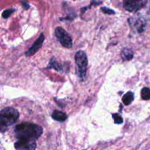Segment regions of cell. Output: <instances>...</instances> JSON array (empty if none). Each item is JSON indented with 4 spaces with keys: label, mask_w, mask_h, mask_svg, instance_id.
I'll use <instances>...</instances> for the list:
<instances>
[{
    "label": "cell",
    "mask_w": 150,
    "mask_h": 150,
    "mask_svg": "<svg viewBox=\"0 0 150 150\" xmlns=\"http://www.w3.org/2000/svg\"><path fill=\"white\" fill-rule=\"evenodd\" d=\"M15 134L19 139H36L43 133V128L35 124L22 122L15 127Z\"/></svg>",
    "instance_id": "obj_1"
},
{
    "label": "cell",
    "mask_w": 150,
    "mask_h": 150,
    "mask_svg": "<svg viewBox=\"0 0 150 150\" xmlns=\"http://www.w3.org/2000/svg\"><path fill=\"white\" fill-rule=\"evenodd\" d=\"M19 117L18 111L11 107H5L0 112V121L6 127L13 124Z\"/></svg>",
    "instance_id": "obj_2"
},
{
    "label": "cell",
    "mask_w": 150,
    "mask_h": 150,
    "mask_svg": "<svg viewBox=\"0 0 150 150\" xmlns=\"http://www.w3.org/2000/svg\"><path fill=\"white\" fill-rule=\"evenodd\" d=\"M75 63L77 67V74L80 79H83L86 73L88 59L86 53L83 50L77 51L74 56Z\"/></svg>",
    "instance_id": "obj_3"
},
{
    "label": "cell",
    "mask_w": 150,
    "mask_h": 150,
    "mask_svg": "<svg viewBox=\"0 0 150 150\" xmlns=\"http://www.w3.org/2000/svg\"><path fill=\"white\" fill-rule=\"evenodd\" d=\"M55 35L61 43V45L66 48H70L72 46V39L70 35L62 27H57L55 29Z\"/></svg>",
    "instance_id": "obj_4"
},
{
    "label": "cell",
    "mask_w": 150,
    "mask_h": 150,
    "mask_svg": "<svg viewBox=\"0 0 150 150\" xmlns=\"http://www.w3.org/2000/svg\"><path fill=\"white\" fill-rule=\"evenodd\" d=\"M147 2V1H125L123 6L127 11L134 13L144 8Z\"/></svg>",
    "instance_id": "obj_5"
},
{
    "label": "cell",
    "mask_w": 150,
    "mask_h": 150,
    "mask_svg": "<svg viewBox=\"0 0 150 150\" xmlns=\"http://www.w3.org/2000/svg\"><path fill=\"white\" fill-rule=\"evenodd\" d=\"M16 150H35L36 142L35 139H21L14 143Z\"/></svg>",
    "instance_id": "obj_6"
},
{
    "label": "cell",
    "mask_w": 150,
    "mask_h": 150,
    "mask_svg": "<svg viewBox=\"0 0 150 150\" xmlns=\"http://www.w3.org/2000/svg\"><path fill=\"white\" fill-rule=\"evenodd\" d=\"M129 25H131L132 28H134L139 33L144 31L146 22L145 19L141 16H135L130 18L128 20Z\"/></svg>",
    "instance_id": "obj_7"
},
{
    "label": "cell",
    "mask_w": 150,
    "mask_h": 150,
    "mask_svg": "<svg viewBox=\"0 0 150 150\" xmlns=\"http://www.w3.org/2000/svg\"><path fill=\"white\" fill-rule=\"evenodd\" d=\"M45 40V36L42 33L36 40L33 43L32 46L25 52V55L26 56H30L36 53L38 50L41 47L43 42Z\"/></svg>",
    "instance_id": "obj_8"
},
{
    "label": "cell",
    "mask_w": 150,
    "mask_h": 150,
    "mask_svg": "<svg viewBox=\"0 0 150 150\" xmlns=\"http://www.w3.org/2000/svg\"><path fill=\"white\" fill-rule=\"evenodd\" d=\"M52 117L53 120L59 122H63L67 118V115L64 112L57 110H55L53 111Z\"/></svg>",
    "instance_id": "obj_9"
},
{
    "label": "cell",
    "mask_w": 150,
    "mask_h": 150,
    "mask_svg": "<svg viewBox=\"0 0 150 150\" xmlns=\"http://www.w3.org/2000/svg\"><path fill=\"white\" fill-rule=\"evenodd\" d=\"M121 59L124 61H129L132 59L134 57V53L131 49L125 47L122 49L121 52Z\"/></svg>",
    "instance_id": "obj_10"
},
{
    "label": "cell",
    "mask_w": 150,
    "mask_h": 150,
    "mask_svg": "<svg viewBox=\"0 0 150 150\" xmlns=\"http://www.w3.org/2000/svg\"><path fill=\"white\" fill-rule=\"evenodd\" d=\"M134 100V94L132 91H128L122 97V101L125 105H128L132 103Z\"/></svg>",
    "instance_id": "obj_11"
},
{
    "label": "cell",
    "mask_w": 150,
    "mask_h": 150,
    "mask_svg": "<svg viewBox=\"0 0 150 150\" xmlns=\"http://www.w3.org/2000/svg\"><path fill=\"white\" fill-rule=\"evenodd\" d=\"M48 69H54V70H56V71H60L62 70V65L60 64V63H59L55 59L54 57H52L51 59V60H50L49 66L47 67Z\"/></svg>",
    "instance_id": "obj_12"
},
{
    "label": "cell",
    "mask_w": 150,
    "mask_h": 150,
    "mask_svg": "<svg viewBox=\"0 0 150 150\" xmlns=\"http://www.w3.org/2000/svg\"><path fill=\"white\" fill-rule=\"evenodd\" d=\"M141 96L144 100H150V89L148 87H143L141 91Z\"/></svg>",
    "instance_id": "obj_13"
},
{
    "label": "cell",
    "mask_w": 150,
    "mask_h": 150,
    "mask_svg": "<svg viewBox=\"0 0 150 150\" xmlns=\"http://www.w3.org/2000/svg\"><path fill=\"white\" fill-rule=\"evenodd\" d=\"M112 118L114 119V121L115 124H120L123 122V118L118 113H114L112 115Z\"/></svg>",
    "instance_id": "obj_14"
},
{
    "label": "cell",
    "mask_w": 150,
    "mask_h": 150,
    "mask_svg": "<svg viewBox=\"0 0 150 150\" xmlns=\"http://www.w3.org/2000/svg\"><path fill=\"white\" fill-rule=\"evenodd\" d=\"M15 11V9L13 8H11V9H5L2 12V16L4 18L6 19L9 18L12 13H13Z\"/></svg>",
    "instance_id": "obj_15"
},
{
    "label": "cell",
    "mask_w": 150,
    "mask_h": 150,
    "mask_svg": "<svg viewBox=\"0 0 150 150\" xmlns=\"http://www.w3.org/2000/svg\"><path fill=\"white\" fill-rule=\"evenodd\" d=\"M101 11L106 14H108V15H112V14H114L115 12L114 11H113L111 9L108 8L107 7H101Z\"/></svg>",
    "instance_id": "obj_16"
},
{
    "label": "cell",
    "mask_w": 150,
    "mask_h": 150,
    "mask_svg": "<svg viewBox=\"0 0 150 150\" xmlns=\"http://www.w3.org/2000/svg\"><path fill=\"white\" fill-rule=\"evenodd\" d=\"M8 127L5 126L4 124H2L0 121V132H4L5 131H6Z\"/></svg>",
    "instance_id": "obj_17"
},
{
    "label": "cell",
    "mask_w": 150,
    "mask_h": 150,
    "mask_svg": "<svg viewBox=\"0 0 150 150\" xmlns=\"http://www.w3.org/2000/svg\"><path fill=\"white\" fill-rule=\"evenodd\" d=\"M22 5L23 8L25 9H28L30 7V5L27 2H22Z\"/></svg>",
    "instance_id": "obj_18"
},
{
    "label": "cell",
    "mask_w": 150,
    "mask_h": 150,
    "mask_svg": "<svg viewBox=\"0 0 150 150\" xmlns=\"http://www.w3.org/2000/svg\"><path fill=\"white\" fill-rule=\"evenodd\" d=\"M148 13L150 14V7H149V11H148Z\"/></svg>",
    "instance_id": "obj_19"
}]
</instances>
